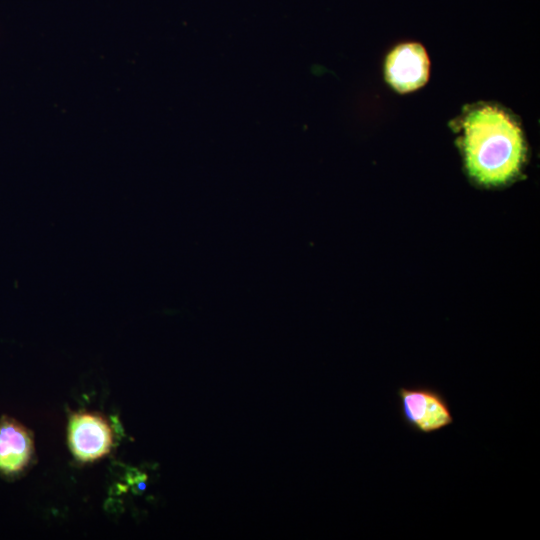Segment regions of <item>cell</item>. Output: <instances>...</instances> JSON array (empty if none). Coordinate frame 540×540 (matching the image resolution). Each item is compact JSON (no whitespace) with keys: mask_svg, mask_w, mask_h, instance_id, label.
<instances>
[{"mask_svg":"<svg viewBox=\"0 0 540 540\" xmlns=\"http://www.w3.org/2000/svg\"><path fill=\"white\" fill-rule=\"evenodd\" d=\"M463 148L469 174L485 185H499L514 177L524 159L520 128L504 111L485 106L463 122Z\"/></svg>","mask_w":540,"mask_h":540,"instance_id":"6da1fadb","label":"cell"},{"mask_svg":"<svg viewBox=\"0 0 540 540\" xmlns=\"http://www.w3.org/2000/svg\"><path fill=\"white\" fill-rule=\"evenodd\" d=\"M396 396L403 424L418 434L440 432L455 421L447 398L434 387L401 386Z\"/></svg>","mask_w":540,"mask_h":540,"instance_id":"7a4b0ae2","label":"cell"},{"mask_svg":"<svg viewBox=\"0 0 540 540\" xmlns=\"http://www.w3.org/2000/svg\"><path fill=\"white\" fill-rule=\"evenodd\" d=\"M385 75L389 84L399 92H410L424 85L429 75V59L417 43L397 46L386 59Z\"/></svg>","mask_w":540,"mask_h":540,"instance_id":"3957f363","label":"cell"},{"mask_svg":"<svg viewBox=\"0 0 540 540\" xmlns=\"http://www.w3.org/2000/svg\"><path fill=\"white\" fill-rule=\"evenodd\" d=\"M69 444L74 455L82 461H92L107 454L112 445L108 423L93 413H77L69 423Z\"/></svg>","mask_w":540,"mask_h":540,"instance_id":"277c9868","label":"cell"},{"mask_svg":"<svg viewBox=\"0 0 540 540\" xmlns=\"http://www.w3.org/2000/svg\"><path fill=\"white\" fill-rule=\"evenodd\" d=\"M33 452L30 432L9 417L0 419V472L14 475L28 465Z\"/></svg>","mask_w":540,"mask_h":540,"instance_id":"5b68a950","label":"cell"}]
</instances>
